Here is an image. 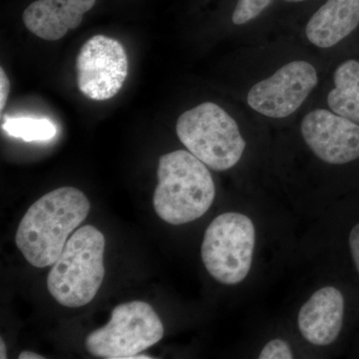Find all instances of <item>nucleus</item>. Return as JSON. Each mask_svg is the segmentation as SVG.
<instances>
[{
	"mask_svg": "<svg viewBox=\"0 0 359 359\" xmlns=\"http://www.w3.org/2000/svg\"><path fill=\"white\" fill-rule=\"evenodd\" d=\"M163 337L164 327L152 306L145 302H129L113 309L105 327L87 335L85 348L95 358L131 359Z\"/></svg>",
	"mask_w": 359,
	"mask_h": 359,
	"instance_id": "obj_6",
	"label": "nucleus"
},
{
	"mask_svg": "<svg viewBox=\"0 0 359 359\" xmlns=\"http://www.w3.org/2000/svg\"><path fill=\"white\" fill-rule=\"evenodd\" d=\"M259 359H292L294 358L292 348L285 340L276 339L264 346L259 355Z\"/></svg>",
	"mask_w": 359,
	"mask_h": 359,
	"instance_id": "obj_16",
	"label": "nucleus"
},
{
	"mask_svg": "<svg viewBox=\"0 0 359 359\" xmlns=\"http://www.w3.org/2000/svg\"><path fill=\"white\" fill-rule=\"evenodd\" d=\"M273 0H237L231 21L236 25H244L256 20L271 6Z\"/></svg>",
	"mask_w": 359,
	"mask_h": 359,
	"instance_id": "obj_15",
	"label": "nucleus"
},
{
	"mask_svg": "<svg viewBox=\"0 0 359 359\" xmlns=\"http://www.w3.org/2000/svg\"><path fill=\"white\" fill-rule=\"evenodd\" d=\"M20 359H43L44 356L40 355V354H37L35 353H32V351H22L18 356Z\"/></svg>",
	"mask_w": 359,
	"mask_h": 359,
	"instance_id": "obj_19",
	"label": "nucleus"
},
{
	"mask_svg": "<svg viewBox=\"0 0 359 359\" xmlns=\"http://www.w3.org/2000/svg\"><path fill=\"white\" fill-rule=\"evenodd\" d=\"M89 200L74 187H62L42 196L26 212L15 243L26 261L47 268L57 261L68 238L89 215Z\"/></svg>",
	"mask_w": 359,
	"mask_h": 359,
	"instance_id": "obj_1",
	"label": "nucleus"
},
{
	"mask_svg": "<svg viewBox=\"0 0 359 359\" xmlns=\"http://www.w3.org/2000/svg\"><path fill=\"white\" fill-rule=\"evenodd\" d=\"M348 245L354 266L359 273V223L349 233Z\"/></svg>",
	"mask_w": 359,
	"mask_h": 359,
	"instance_id": "obj_17",
	"label": "nucleus"
},
{
	"mask_svg": "<svg viewBox=\"0 0 359 359\" xmlns=\"http://www.w3.org/2000/svg\"><path fill=\"white\" fill-rule=\"evenodd\" d=\"M334 84L327 95L328 107L359 125V59L342 61L334 71Z\"/></svg>",
	"mask_w": 359,
	"mask_h": 359,
	"instance_id": "obj_13",
	"label": "nucleus"
},
{
	"mask_svg": "<svg viewBox=\"0 0 359 359\" xmlns=\"http://www.w3.org/2000/svg\"><path fill=\"white\" fill-rule=\"evenodd\" d=\"M302 138L318 159L344 165L359 159V125L332 110L314 109L304 116Z\"/></svg>",
	"mask_w": 359,
	"mask_h": 359,
	"instance_id": "obj_9",
	"label": "nucleus"
},
{
	"mask_svg": "<svg viewBox=\"0 0 359 359\" xmlns=\"http://www.w3.org/2000/svg\"><path fill=\"white\" fill-rule=\"evenodd\" d=\"M128 68L124 46L111 37L95 35L85 42L78 53V88L91 100H109L122 89Z\"/></svg>",
	"mask_w": 359,
	"mask_h": 359,
	"instance_id": "obj_7",
	"label": "nucleus"
},
{
	"mask_svg": "<svg viewBox=\"0 0 359 359\" xmlns=\"http://www.w3.org/2000/svg\"><path fill=\"white\" fill-rule=\"evenodd\" d=\"M105 245L103 233L90 224L68 238L47 278V289L58 304L80 308L93 301L105 276Z\"/></svg>",
	"mask_w": 359,
	"mask_h": 359,
	"instance_id": "obj_3",
	"label": "nucleus"
},
{
	"mask_svg": "<svg viewBox=\"0 0 359 359\" xmlns=\"http://www.w3.org/2000/svg\"><path fill=\"white\" fill-rule=\"evenodd\" d=\"M359 28V0H327L306 27V39L320 48H332Z\"/></svg>",
	"mask_w": 359,
	"mask_h": 359,
	"instance_id": "obj_12",
	"label": "nucleus"
},
{
	"mask_svg": "<svg viewBox=\"0 0 359 359\" xmlns=\"http://www.w3.org/2000/svg\"><path fill=\"white\" fill-rule=\"evenodd\" d=\"M283 1L289 2V4H299V2L308 1V0H283Z\"/></svg>",
	"mask_w": 359,
	"mask_h": 359,
	"instance_id": "obj_21",
	"label": "nucleus"
},
{
	"mask_svg": "<svg viewBox=\"0 0 359 359\" xmlns=\"http://www.w3.org/2000/svg\"><path fill=\"white\" fill-rule=\"evenodd\" d=\"M96 0H36L26 7L23 23L39 39L56 41L81 25Z\"/></svg>",
	"mask_w": 359,
	"mask_h": 359,
	"instance_id": "obj_11",
	"label": "nucleus"
},
{
	"mask_svg": "<svg viewBox=\"0 0 359 359\" xmlns=\"http://www.w3.org/2000/svg\"><path fill=\"white\" fill-rule=\"evenodd\" d=\"M2 129L11 136L25 142L50 140L56 135V127L47 119L11 118L2 124Z\"/></svg>",
	"mask_w": 359,
	"mask_h": 359,
	"instance_id": "obj_14",
	"label": "nucleus"
},
{
	"mask_svg": "<svg viewBox=\"0 0 359 359\" xmlns=\"http://www.w3.org/2000/svg\"><path fill=\"white\" fill-rule=\"evenodd\" d=\"M11 92V81L4 72V68H0V110L4 111L7 99Z\"/></svg>",
	"mask_w": 359,
	"mask_h": 359,
	"instance_id": "obj_18",
	"label": "nucleus"
},
{
	"mask_svg": "<svg viewBox=\"0 0 359 359\" xmlns=\"http://www.w3.org/2000/svg\"><path fill=\"white\" fill-rule=\"evenodd\" d=\"M180 141L215 171H226L240 162L245 141L237 122L217 104L205 102L186 111L176 125Z\"/></svg>",
	"mask_w": 359,
	"mask_h": 359,
	"instance_id": "obj_4",
	"label": "nucleus"
},
{
	"mask_svg": "<svg viewBox=\"0 0 359 359\" xmlns=\"http://www.w3.org/2000/svg\"><path fill=\"white\" fill-rule=\"evenodd\" d=\"M344 297L337 287L328 285L314 292L302 304L297 325L304 339L318 346L334 344L342 330Z\"/></svg>",
	"mask_w": 359,
	"mask_h": 359,
	"instance_id": "obj_10",
	"label": "nucleus"
},
{
	"mask_svg": "<svg viewBox=\"0 0 359 359\" xmlns=\"http://www.w3.org/2000/svg\"><path fill=\"white\" fill-rule=\"evenodd\" d=\"M153 205L168 224L180 226L204 216L216 196L214 180L202 161L185 150L161 156Z\"/></svg>",
	"mask_w": 359,
	"mask_h": 359,
	"instance_id": "obj_2",
	"label": "nucleus"
},
{
	"mask_svg": "<svg viewBox=\"0 0 359 359\" xmlns=\"http://www.w3.org/2000/svg\"><path fill=\"white\" fill-rule=\"evenodd\" d=\"M256 245V229L244 214L226 212L208 226L203 240V263L217 282L242 283L250 273Z\"/></svg>",
	"mask_w": 359,
	"mask_h": 359,
	"instance_id": "obj_5",
	"label": "nucleus"
},
{
	"mask_svg": "<svg viewBox=\"0 0 359 359\" xmlns=\"http://www.w3.org/2000/svg\"><path fill=\"white\" fill-rule=\"evenodd\" d=\"M0 351H1V353H0V358L6 359L7 358L6 347V344H4V339H1V340H0Z\"/></svg>",
	"mask_w": 359,
	"mask_h": 359,
	"instance_id": "obj_20",
	"label": "nucleus"
},
{
	"mask_svg": "<svg viewBox=\"0 0 359 359\" xmlns=\"http://www.w3.org/2000/svg\"><path fill=\"white\" fill-rule=\"evenodd\" d=\"M318 82V72L313 65L308 61H292L255 84L248 93V104L266 117L283 119L301 107Z\"/></svg>",
	"mask_w": 359,
	"mask_h": 359,
	"instance_id": "obj_8",
	"label": "nucleus"
}]
</instances>
